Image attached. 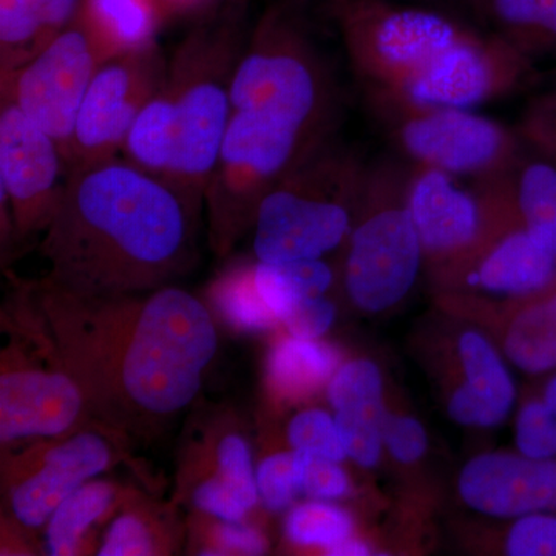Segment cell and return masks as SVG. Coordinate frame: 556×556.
<instances>
[{
	"instance_id": "cell-1",
	"label": "cell",
	"mask_w": 556,
	"mask_h": 556,
	"mask_svg": "<svg viewBox=\"0 0 556 556\" xmlns=\"http://www.w3.org/2000/svg\"><path fill=\"white\" fill-rule=\"evenodd\" d=\"M43 327L89 415L137 437L192 404L217 354L211 311L185 289L80 298L36 289Z\"/></svg>"
},
{
	"instance_id": "cell-2",
	"label": "cell",
	"mask_w": 556,
	"mask_h": 556,
	"mask_svg": "<svg viewBox=\"0 0 556 556\" xmlns=\"http://www.w3.org/2000/svg\"><path fill=\"white\" fill-rule=\"evenodd\" d=\"M195 219L167 182L123 156L68 172L40 243L43 280L80 298L169 287L192 265Z\"/></svg>"
},
{
	"instance_id": "cell-3",
	"label": "cell",
	"mask_w": 556,
	"mask_h": 556,
	"mask_svg": "<svg viewBox=\"0 0 556 556\" xmlns=\"http://www.w3.org/2000/svg\"><path fill=\"white\" fill-rule=\"evenodd\" d=\"M334 13L364 90L475 109L538 79L533 58L448 11L391 0H334Z\"/></svg>"
},
{
	"instance_id": "cell-4",
	"label": "cell",
	"mask_w": 556,
	"mask_h": 556,
	"mask_svg": "<svg viewBox=\"0 0 556 556\" xmlns=\"http://www.w3.org/2000/svg\"><path fill=\"white\" fill-rule=\"evenodd\" d=\"M369 164L329 138L285 175L254 219L257 262L324 258L346 243Z\"/></svg>"
},
{
	"instance_id": "cell-5",
	"label": "cell",
	"mask_w": 556,
	"mask_h": 556,
	"mask_svg": "<svg viewBox=\"0 0 556 556\" xmlns=\"http://www.w3.org/2000/svg\"><path fill=\"white\" fill-rule=\"evenodd\" d=\"M243 53L229 28L190 35L169 61L159 90L174 129V156L164 182L199 217L230 116V86Z\"/></svg>"
},
{
	"instance_id": "cell-6",
	"label": "cell",
	"mask_w": 556,
	"mask_h": 556,
	"mask_svg": "<svg viewBox=\"0 0 556 556\" xmlns=\"http://www.w3.org/2000/svg\"><path fill=\"white\" fill-rule=\"evenodd\" d=\"M232 112L266 116L314 137H332L336 91L327 64L302 28L281 13L262 22L230 86Z\"/></svg>"
},
{
	"instance_id": "cell-7",
	"label": "cell",
	"mask_w": 556,
	"mask_h": 556,
	"mask_svg": "<svg viewBox=\"0 0 556 556\" xmlns=\"http://www.w3.org/2000/svg\"><path fill=\"white\" fill-rule=\"evenodd\" d=\"M409 172L394 160L368 167L343 263L348 298L364 313H386L407 298L426 262L408 207Z\"/></svg>"
},
{
	"instance_id": "cell-8",
	"label": "cell",
	"mask_w": 556,
	"mask_h": 556,
	"mask_svg": "<svg viewBox=\"0 0 556 556\" xmlns=\"http://www.w3.org/2000/svg\"><path fill=\"white\" fill-rule=\"evenodd\" d=\"M329 138L257 113L232 112L204 193L215 251L228 252L254 226L266 193Z\"/></svg>"
},
{
	"instance_id": "cell-9",
	"label": "cell",
	"mask_w": 556,
	"mask_h": 556,
	"mask_svg": "<svg viewBox=\"0 0 556 556\" xmlns=\"http://www.w3.org/2000/svg\"><path fill=\"white\" fill-rule=\"evenodd\" d=\"M365 100L415 166L479 181L507 174L525 156L519 135L471 109L420 104L376 90H365Z\"/></svg>"
},
{
	"instance_id": "cell-10",
	"label": "cell",
	"mask_w": 556,
	"mask_h": 556,
	"mask_svg": "<svg viewBox=\"0 0 556 556\" xmlns=\"http://www.w3.org/2000/svg\"><path fill=\"white\" fill-rule=\"evenodd\" d=\"M510 206L508 172L479 179L473 190L431 167L413 164L409 172V212L439 280H452L477 255Z\"/></svg>"
},
{
	"instance_id": "cell-11",
	"label": "cell",
	"mask_w": 556,
	"mask_h": 556,
	"mask_svg": "<svg viewBox=\"0 0 556 556\" xmlns=\"http://www.w3.org/2000/svg\"><path fill=\"white\" fill-rule=\"evenodd\" d=\"M169 61L159 43L105 61L80 105L67 172L118 159L135 121L166 80Z\"/></svg>"
},
{
	"instance_id": "cell-12",
	"label": "cell",
	"mask_w": 556,
	"mask_h": 556,
	"mask_svg": "<svg viewBox=\"0 0 556 556\" xmlns=\"http://www.w3.org/2000/svg\"><path fill=\"white\" fill-rule=\"evenodd\" d=\"M102 61L78 22L28 64L0 78L2 100L14 102L60 146L67 164L80 105Z\"/></svg>"
},
{
	"instance_id": "cell-13",
	"label": "cell",
	"mask_w": 556,
	"mask_h": 556,
	"mask_svg": "<svg viewBox=\"0 0 556 556\" xmlns=\"http://www.w3.org/2000/svg\"><path fill=\"white\" fill-rule=\"evenodd\" d=\"M68 172L60 146L14 102L0 109V193L14 240L49 229L64 195Z\"/></svg>"
},
{
	"instance_id": "cell-14",
	"label": "cell",
	"mask_w": 556,
	"mask_h": 556,
	"mask_svg": "<svg viewBox=\"0 0 556 556\" xmlns=\"http://www.w3.org/2000/svg\"><path fill=\"white\" fill-rule=\"evenodd\" d=\"M46 365V364H43ZM28 361L11 343L2 353L0 375V442L58 439L79 430L89 416L86 397L60 361Z\"/></svg>"
},
{
	"instance_id": "cell-15",
	"label": "cell",
	"mask_w": 556,
	"mask_h": 556,
	"mask_svg": "<svg viewBox=\"0 0 556 556\" xmlns=\"http://www.w3.org/2000/svg\"><path fill=\"white\" fill-rule=\"evenodd\" d=\"M31 455L11 478L9 506L17 525L36 530L76 490L109 470L115 448L104 433L80 427Z\"/></svg>"
},
{
	"instance_id": "cell-16",
	"label": "cell",
	"mask_w": 556,
	"mask_h": 556,
	"mask_svg": "<svg viewBox=\"0 0 556 556\" xmlns=\"http://www.w3.org/2000/svg\"><path fill=\"white\" fill-rule=\"evenodd\" d=\"M457 492L467 507L490 518L556 515V457L482 453L460 470Z\"/></svg>"
},
{
	"instance_id": "cell-17",
	"label": "cell",
	"mask_w": 556,
	"mask_h": 556,
	"mask_svg": "<svg viewBox=\"0 0 556 556\" xmlns=\"http://www.w3.org/2000/svg\"><path fill=\"white\" fill-rule=\"evenodd\" d=\"M448 283L468 285L514 302L556 283V255L527 232L514 203L477 255Z\"/></svg>"
},
{
	"instance_id": "cell-18",
	"label": "cell",
	"mask_w": 556,
	"mask_h": 556,
	"mask_svg": "<svg viewBox=\"0 0 556 556\" xmlns=\"http://www.w3.org/2000/svg\"><path fill=\"white\" fill-rule=\"evenodd\" d=\"M327 390L348 457L364 468L378 466L386 450L383 420L388 413L379 365L369 358L340 364Z\"/></svg>"
},
{
	"instance_id": "cell-19",
	"label": "cell",
	"mask_w": 556,
	"mask_h": 556,
	"mask_svg": "<svg viewBox=\"0 0 556 556\" xmlns=\"http://www.w3.org/2000/svg\"><path fill=\"white\" fill-rule=\"evenodd\" d=\"M457 357L464 382L450 393V417L463 427L501 426L517 402V386L500 351L481 331L467 329L457 339Z\"/></svg>"
},
{
	"instance_id": "cell-20",
	"label": "cell",
	"mask_w": 556,
	"mask_h": 556,
	"mask_svg": "<svg viewBox=\"0 0 556 556\" xmlns=\"http://www.w3.org/2000/svg\"><path fill=\"white\" fill-rule=\"evenodd\" d=\"M83 0H0V78L17 72L78 17Z\"/></svg>"
},
{
	"instance_id": "cell-21",
	"label": "cell",
	"mask_w": 556,
	"mask_h": 556,
	"mask_svg": "<svg viewBox=\"0 0 556 556\" xmlns=\"http://www.w3.org/2000/svg\"><path fill=\"white\" fill-rule=\"evenodd\" d=\"M161 0H83L76 22L89 36L102 64L156 42Z\"/></svg>"
},
{
	"instance_id": "cell-22",
	"label": "cell",
	"mask_w": 556,
	"mask_h": 556,
	"mask_svg": "<svg viewBox=\"0 0 556 556\" xmlns=\"http://www.w3.org/2000/svg\"><path fill=\"white\" fill-rule=\"evenodd\" d=\"M503 348L507 361L530 376L556 371V283L508 306Z\"/></svg>"
},
{
	"instance_id": "cell-23",
	"label": "cell",
	"mask_w": 556,
	"mask_h": 556,
	"mask_svg": "<svg viewBox=\"0 0 556 556\" xmlns=\"http://www.w3.org/2000/svg\"><path fill=\"white\" fill-rule=\"evenodd\" d=\"M339 367L340 354L336 348L318 339L289 336L277 342L270 351L266 378L269 390L278 399L295 401L328 386Z\"/></svg>"
},
{
	"instance_id": "cell-24",
	"label": "cell",
	"mask_w": 556,
	"mask_h": 556,
	"mask_svg": "<svg viewBox=\"0 0 556 556\" xmlns=\"http://www.w3.org/2000/svg\"><path fill=\"white\" fill-rule=\"evenodd\" d=\"M515 208L527 232L556 255V164L522 156L508 174Z\"/></svg>"
},
{
	"instance_id": "cell-25",
	"label": "cell",
	"mask_w": 556,
	"mask_h": 556,
	"mask_svg": "<svg viewBox=\"0 0 556 556\" xmlns=\"http://www.w3.org/2000/svg\"><path fill=\"white\" fill-rule=\"evenodd\" d=\"M496 35L535 60L556 53V0H482Z\"/></svg>"
},
{
	"instance_id": "cell-26",
	"label": "cell",
	"mask_w": 556,
	"mask_h": 556,
	"mask_svg": "<svg viewBox=\"0 0 556 556\" xmlns=\"http://www.w3.org/2000/svg\"><path fill=\"white\" fill-rule=\"evenodd\" d=\"M334 270L324 258L295 262H255V283L278 320L305 300L328 295Z\"/></svg>"
},
{
	"instance_id": "cell-27",
	"label": "cell",
	"mask_w": 556,
	"mask_h": 556,
	"mask_svg": "<svg viewBox=\"0 0 556 556\" xmlns=\"http://www.w3.org/2000/svg\"><path fill=\"white\" fill-rule=\"evenodd\" d=\"M116 496L109 481L87 482L56 508L46 529V552L51 556L78 555L91 526L104 517Z\"/></svg>"
},
{
	"instance_id": "cell-28",
	"label": "cell",
	"mask_w": 556,
	"mask_h": 556,
	"mask_svg": "<svg viewBox=\"0 0 556 556\" xmlns=\"http://www.w3.org/2000/svg\"><path fill=\"white\" fill-rule=\"evenodd\" d=\"M208 295L226 324L240 331H268L280 324L260 294L255 283V263L230 266L212 283Z\"/></svg>"
},
{
	"instance_id": "cell-29",
	"label": "cell",
	"mask_w": 556,
	"mask_h": 556,
	"mask_svg": "<svg viewBox=\"0 0 556 556\" xmlns=\"http://www.w3.org/2000/svg\"><path fill=\"white\" fill-rule=\"evenodd\" d=\"M354 519L332 501L313 500L292 507L285 519V535L300 547L324 548L325 554L354 536Z\"/></svg>"
},
{
	"instance_id": "cell-30",
	"label": "cell",
	"mask_w": 556,
	"mask_h": 556,
	"mask_svg": "<svg viewBox=\"0 0 556 556\" xmlns=\"http://www.w3.org/2000/svg\"><path fill=\"white\" fill-rule=\"evenodd\" d=\"M515 442L521 455L556 457V371L519 408Z\"/></svg>"
},
{
	"instance_id": "cell-31",
	"label": "cell",
	"mask_w": 556,
	"mask_h": 556,
	"mask_svg": "<svg viewBox=\"0 0 556 556\" xmlns=\"http://www.w3.org/2000/svg\"><path fill=\"white\" fill-rule=\"evenodd\" d=\"M155 519L142 511L129 510L113 519L105 532L101 556H148L164 554L166 538H160Z\"/></svg>"
},
{
	"instance_id": "cell-32",
	"label": "cell",
	"mask_w": 556,
	"mask_h": 556,
	"mask_svg": "<svg viewBox=\"0 0 556 556\" xmlns=\"http://www.w3.org/2000/svg\"><path fill=\"white\" fill-rule=\"evenodd\" d=\"M288 442L292 450L338 463H343L348 457L336 417L325 409H305L292 417L288 426Z\"/></svg>"
},
{
	"instance_id": "cell-33",
	"label": "cell",
	"mask_w": 556,
	"mask_h": 556,
	"mask_svg": "<svg viewBox=\"0 0 556 556\" xmlns=\"http://www.w3.org/2000/svg\"><path fill=\"white\" fill-rule=\"evenodd\" d=\"M239 493L249 508L258 503L257 478L252 464L251 448L239 433H226L215 448V473Z\"/></svg>"
},
{
	"instance_id": "cell-34",
	"label": "cell",
	"mask_w": 556,
	"mask_h": 556,
	"mask_svg": "<svg viewBox=\"0 0 556 556\" xmlns=\"http://www.w3.org/2000/svg\"><path fill=\"white\" fill-rule=\"evenodd\" d=\"M255 478L260 500L270 511L287 510L299 493H302L294 450L265 457L257 468Z\"/></svg>"
},
{
	"instance_id": "cell-35",
	"label": "cell",
	"mask_w": 556,
	"mask_h": 556,
	"mask_svg": "<svg viewBox=\"0 0 556 556\" xmlns=\"http://www.w3.org/2000/svg\"><path fill=\"white\" fill-rule=\"evenodd\" d=\"M294 455L300 489L311 500L338 501L351 492L350 478L340 466L342 463L298 450Z\"/></svg>"
},
{
	"instance_id": "cell-36",
	"label": "cell",
	"mask_w": 556,
	"mask_h": 556,
	"mask_svg": "<svg viewBox=\"0 0 556 556\" xmlns=\"http://www.w3.org/2000/svg\"><path fill=\"white\" fill-rule=\"evenodd\" d=\"M504 552L510 556H556V515L515 518L507 529Z\"/></svg>"
},
{
	"instance_id": "cell-37",
	"label": "cell",
	"mask_w": 556,
	"mask_h": 556,
	"mask_svg": "<svg viewBox=\"0 0 556 556\" xmlns=\"http://www.w3.org/2000/svg\"><path fill=\"white\" fill-rule=\"evenodd\" d=\"M383 448L404 466H413L426 456L428 434L416 417L387 413L383 420Z\"/></svg>"
},
{
	"instance_id": "cell-38",
	"label": "cell",
	"mask_w": 556,
	"mask_h": 556,
	"mask_svg": "<svg viewBox=\"0 0 556 556\" xmlns=\"http://www.w3.org/2000/svg\"><path fill=\"white\" fill-rule=\"evenodd\" d=\"M519 137L556 164V90L540 94L526 109Z\"/></svg>"
},
{
	"instance_id": "cell-39",
	"label": "cell",
	"mask_w": 556,
	"mask_h": 556,
	"mask_svg": "<svg viewBox=\"0 0 556 556\" xmlns=\"http://www.w3.org/2000/svg\"><path fill=\"white\" fill-rule=\"evenodd\" d=\"M192 503L203 514L229 522L243 521L251 510L232 486L212 475L192 490Z\"/></svg>"
},
{
	"instance_id": "cell-40",
	"label": "cell",
	"mask_w": 556,
	"mask_h": 556,
	"mask_svg": "<svg viewBox=\"0 0 556 556\" xmlns=\"http://www.w3.org/2000/svg\"><path fill=\"white\" fill-rule=\"evenodd\" d=\"M334 303L328 295L305 300L280 318V324L287 327L289 336L298 339L317 340L327 334L336 320Z\"/></svg>"
},
{
	"instance_id": "cell-41",
	"label": "cell",
	"mask_w": 556,
	"mask_h": 556,
	"mask_svg": "<svg viewBox=\"0 0 556 556\" xmlns=\"http://www.w3.org/2000/svg\"><path fill=\"white\" fill-rule=\"evenodd\" d=\"M204 555H263L268 552V541L254 527L218 519L208 538Z\"/></svg>"
},
{
	"instance_id": "cell-42",
	"label": "cell",
	"mask_w": 556,
	"mask_h": 556,
	"mask_svg": "<svg viewBox=\"0 0 556 556\" xmlns=\"http://www.w3.org/2000/svg\"><path fill=\"white\" fill-rule=\"evenodd\" d=\"M422 5L433 7V9L448 11H470V13L478 14V17H484V10H482V0H417Z\"/></svg>"
},
{
	"instance_id": "cell-43",
	"label": "cell",
	"mask_w": 556,
	"mask_h": 556,
	"mask_svg": "<svg viewBox=\"0 0 556 556\" xmlns=\"http://www.w3.org/2000/svg\"><path fill=\"white\" fill-rule=\"evenodd\" d=\"M371 554V547H369L367 543H364V541L358 540L356 536L348 538L343 543L329 548L327 552V555L331 556H365Z\"/></svg>"
},
{
	"instance_id": "cell-44",
	"label": "cell",
	"mask_w": 556,
	"mask_h": 556,
	"mask_svg": "<svg viewBox=\"0 0 556 556\" xmlns=\"http://www.w3.org/2000/svg\"><path fill=\"white\" fill-rule=\"evenodd\" d=\"M164 2L169 3L175 9H179V7L193 5V3L200 2V0H164Z\"/></svg>"
}]
</instances>
